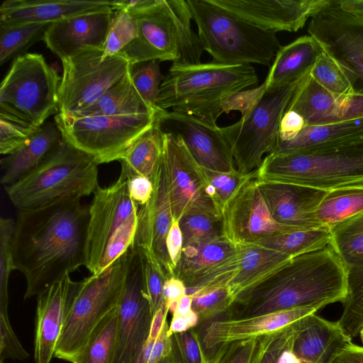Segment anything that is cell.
Listing matches in <instances>:
<instances>
[{
	"label": "cell",
	"instance_id": "3957f363",
	"mask_svg": "<svg viewBox=\"0 0 363 363\" xmlns=\"http://www.w3.org/2000/svg\"><path fill=\"white\" fill-rule=\"evenodd\" d=\"M258 82L251 65H172L161 84L157 105L216 125L224 101Z\"/></svg>",
	"mask_w": 363,
	"mask_h": 363
},
{
	"label": "cell",
	"instance_id": "d6a6232c",
	"mask_svg": "<svg viewBox=\"0 0 363 363\" xmlns=\"http://www.w3.org/2000/svg\"><path fill=\"white\" fill-rule=\"evenodd\" d=\"M163 145V131L157 120L118 160L121 165V173L128 178L143 176L154 184L162 164Z\"/></svg>",
	"mask_w": 363,
	"mask_h": 363
},
{
	"label": "cell",
	"instance_id": "f6af8a7d",
	"mask_svg": "<svg viewBox=\"0 0 363 363\" xmlns=\"http://www.w3.org/2000/svg\"><path fill=\"white\" fill-rule=\"evenodd\" d=\"M311 77L322 87L334 94H352L350 84L341 69L323 51L311 68Z\"/></svg>",
	"mask_w": 363,
	"mask_h": 363
},
{
	"label": "cell",
	"instance_id": "11a10c76",
	"mask_svg": "<svg viewBox=\"0 0 363 363\" xmlns=\"http://www.w3.org/2000/svg\"><path fill=\"white\" fill-rule=\"evenodd\" d=\"M129 194L132 199L139 206L146 204L150 199L154 185L147 178L135 175L128 178Z\"/></svg>",
	"mask_w": 363,
	"mask_h": 363
},
{
	"label": "cell",
	"instance_id": "83f0119b",
	"mask_svg": "<svg viewBox=\"0 0 363 363\" xmlns=\"http://www.w3.org/2000/svg\"><path fill=\"white\" fill-rule=\"evenodd\" d=\"M235 245L240 258V269L228 288L236 304L255 287L285 266L293 257L257 244Z\"/></svg>",
	"mask_w": 363,
	"mask_h": 363
},
{
	"label": "cell",
	"instance_id": "816d5d0a",
	"mask_svg": "<svg viewBox=\"0 0 363 363\" xmlns=\"http://www.w3.org/2000/svg\"><path fill=\"white\" fill-rule=\"evenodd\" d=\"M265 83L252 89L242 90L228 97L223 103L222 113L238 111L243 113L260 96L265 88Z\"/></svg>",
	"mask_w": 363,
	"mask_h": 363
},
{
	"label": "cell",
	"instance_id": "ba28073f",
	"mask_svg": "<svg viewBox=\"0 0 363 363\" xmlns=\"http://www.w3.org/2000/svg\"><path fill=\"white\" fill-rule=\"evenodd\" d=\"M311 70L286 84H265L262 93L241 114L240 120L221 128L239 172L248 174L257 170L264 158L277 149L281 120L309 79Z\"/></svg>",
	"mask_w": 363,
	"mask_h": 363
},
{
	"label": "cell",
	"instance_id": "91938a15",
	"mask_svg": "<svg viewBox=\"0 0 363 363\" xmlns=\"http://www.w3.org/2000/svg\"><path fill=\"white\" fill-rule=\"evenodd\" d=\"M185 295L186 287L182 280L174 276L166 279L163 291L164 306L172 301H179Z\"/></svg>",
	"mask_w": 363,
	"mask_h": 363
},
{
	"label": "cell",
	"instance_id": "4fadbf2b",
	"mask_svg": "<svg viewBox=\"0 0 363 363\" xmlns=\"http://www.w3.org/2000/svg\"><path fill=\"white\" fill-rule=\"evenodd\" d=\"M104 49L84 48L61 59L59 113L72 114L95 103L125 77L132 65L121 52L103 58Z\"/></svg>",
	"mask_w": 363,
	"mask_h": 363
},
{
	"label": "cell",
	"instance_id": "7dc6e473",
	"mask_svg": "<svg viewBox=\"0 0 363 363\" xmlns=\"http://www.w3.org/2000/svg\"><path fill=\"white\" fill-rule=\"evenodd\" d=\"M303 318L281 332L258 339L251 363H278L282 351L294 344Z\"/></svg>",
	"mask_w": 363,
	"mask_h": 363
},
{
	"label": "cell",
	"instance_id": "e575fe53",
	"mask_svg": "<svg viewBox=\"0 0 363 363\" xmlns=\"http://www.w3.org/2000/svg\"><path fill=\"white\" fill-rule=\"evenodd\" d=\"M363 213V182L327 191L315 216L322 226L330 228Z\"/></svg>",
	"mask_w": 363,
	"mask_h": 363
},
{
	"label": "cell",
	"instance_id": "8fae6325",
	"mask_svg": "<svg viewBox=\"0 0 363 363\" xmlns=\"http://www.w3.org/2000/svg\"><path fill=\"white\" fill-rule=\"evenodd\" d=\"M133 246L106 270L80 281L69 312L55 357L69 360L84 345L101 320L117 307L132 255Z\"/></svg>",
	"mask_w": 363,
	"mask_h": 363
},
{
	"label": "cell",
	"instance_id": "ffe728a7",
	"mask_svg": "<svg viewBox=\"0 0 363 363\" xmlns=\"http://www.w3.org/2000/svg\"><path fill=\"white\" fill-rule=\"evenodd\" d=\"M224 235L235 244L255 243L279 234L303 230L282 225L272 216L257 179L245 184L222 216Z\"/></svg>",
	"mask_w": 363,
	"mask_h": 363
},
{
	"label": "cell",
	"instance_id": "d6986e66",
	"mask_svg": "<svg viewBox=\"0 0 363 363\" xmlns=\"http://www.w3.org/2000/svg\"><path fill=\"white\" fill-rule=\"evenodd\" d=\"M157 123L164 133L179 136L203 168L217 172L237 170L231 148L221 128L186 113L162 111Z\"/></svg>",
	"mask_w": 363,
	"mask_h": 363
},
{
	"label": "cell",
	"instance_id": "30bf717a",
	"mask_svg": "<svg viewBox=\"0 0 363 363\" xmlns=\"http://www.w3.org/2000/svg\"><path fill=\"white\" fill-rule=\"evenodd\" d=\"M60 82L43 55H18L1 83L0 118L38 130L59 111Z\"/></svg>",
	"mask_w": 363,
	"mask_h": 363
},
{
	"label": "cell",
	"instance_id": "ac0fdd59",
	"mask_svg": "<svg viewBox=\"0 0 363 363\" xmlns=\"http://www.w3.org/2000/svg\"><path fill=\"white\" fill-rule=\"evenodd\" d=\"M330 245L347 271V296L337 321L351 339L363 328V213L330 228Z\"/></svg>",
	"mask_w": 363,
	"mask_h": 363
},
{
	"label": "cell",
	"instance_id": "c3c4849f",
	"mask_svg": "<svg viewBox=\"0 0 363 363\" xmlns=\"http://www.w3.org/2000/svg\"><path fill=\"white\" fill-rule=\"evenodd\" d=\"M138 250L143 263L145 288L153 316L164 305V285L167 278L161 264L150 252Z\"/></svg>",
	"mask_w": 363,
	"mask_h": 363
},
{
	"label": "cell",
	"instance_id": "277c9868",
	"mask_svg": "<svg viewBox=\"0 0 363 363\" xmlns=\"http://www.w3.org/2000/svg\"><path fill=\"white\" fill-rule=\"evenodd\" d=\"M137 26L135 39L121 52L132 65L151 60L187 66L201 63L203 48L191 25L186 1L145 0L127 10Z\"/></svg>",
	"mask_w": 363,
	"mask_h": 363
},
{
	"label": "cell",
	"instance_id": "2e32d148",
	"mask_svg": "<svg viewBox=\"0 0 363 363\" xmlns=\"http://www.w3.org/2000/svg\"><path fill=\"white\" fill-rule=\"evenodd\" d=\"M240 258L236 245L223 236L183 246L174 276L186 287V294L228 286L239 272Z\"/></svg>",
	"mask_w": 363,
	"mask_h": 363
},
{
	"label": "cell",
	"instance_id": "7a4b0ae2",
	"mask_svg": "<svg viewBox=\"0 0 363 363\" xmlns=\"http://www.w3.org/2000/svg\"><path fill=\"white\" fill-rule=\"evenodd\" d=\"M347 277L341 259L328 246L291 258L244 296L240 308L228 317L244 318L271 312L344 303Z\"/></svg>",
	"mask_w": 363,
	"mask_h": 363
},
{
	"label": "cell",
	"instance_id": "836d02e7",
	"mask_svg": "<svg viewBox=\"0 0 363 363\" xmlns=\"http://www.w3.org/2000/svg\"><path fill=\"white\" fill-rule=\"evenodd\" d=\"M363 138V118L305 126L292 140L279 143L273 152H286Z\"/></svg>",
	"mask_w": 363,
	"mask_h": 363
},
{
	"label": "cell",
	"instance_id": "db71d44e",
	"mask_svg": "<svg viewBox=\"0 0 363 363\" xmlns=\"http://www.w3.org/2000/svg\"><path fill=\"white\" fill-rule=\"evenodd\" d=\"M305 126L304 119L301 115L293 110H288L279 124V143L292 140Z\"/></svg>",
	"mask_w": 363,
	"mask_h": 363
},
{
	"label": "cell",
	"instance_id": "ee69618b",
	"mask_svg": "<svg viewBox=\"0 0 363 363\" xmlns=\"http://www.w3.org/2000/svg\"><path fill=\"white\" fill-rule=\"evenodd\" d=\"M130 75L136 89L143 98L153 108L162 110L157 105L160 88L164 77L158 60H151L132 65Z\"/></svg>",
	"mask_w": 363,
	"mask_h": 363
},
{
	"label": "cell",
	"instance_id": "9f6ffc18",
	"mask_svg": "<svg viewBox=\"0 0 363 363\" xmlns=\"http://www.w3.org/2000/svg\"><path fill=\"white\" fill-rule=\"evenodd\" d=\"M166 245L174 269L181 258L183 248V236L177 220L173 219L167 237Z\"/></svg>",
	"mask_w": 363,
	"mask_h": 363
},
{
	"label": "cell",
	"instance_id": "4dcf8cb0",
	"mask_svg": "<svg viewBox=\"0 0 363 363\" xmlns=\"http://www.w3.org/2000/svg\"><path fill=\"white\" fill-rule=\"evenodd\" d=\"M323 50L311 35L301 36L281 46L264 81L267 86L291 82L310 71Z\"/></svg>",
	"mask_w": 363,
	"mask_h": 363
},
{
	"label": "cell",
	"instance_id": "ab89813d",
	"mask_svg": "<svg viewBox=\"0 0 363 363\" xmlns=\"http://www.w3.org/2000/svg\"><path fill=\"white\" fill-rule=\"evenodd\" d=\"M190 296L193 298L191 308L199 318V325H205L224 315L227 316L235 305L228 286L201 291Z\"/></svg>",
	"mask_w": 363,
	"mask_h": 363
},
{
	"label": "cell",
	"instance_id": "cb8c5ba5",
	"mask_svg": "<svg viewBox=\"0 0 363 363\" xmlns=\"http://www.w3.org/2000/svg\"><path fill=\"white\" fill-rule=\"evenodd\" d=\"M114 10L110 4L51 23L43 34L46 46L60 60L82 49H104Z\"/></svg>",
	"mask_w": 363,
	"mask_h": 363
},
{
	"label": "cell",
	"instance_id": "6da1fadb",
	"mask_svg": "<svg viewBox=\"0 0 363 363\" xmlns=\"http://www.w3.org/2000/svg\"><path fill=\"white\" fill-rule=\"evenodd\" d=\"M81 199L17 210L13 254L15 269L26 279L25 299L86 266L89 205Z\"/></svg>",
	"mask_w": 363,
	"mask_h": 363
},
{
	"label": "cell",
	"instance_id": "6125c7cd",
	"mask_svg": "<svg viewBox=\"0 0 363 363\" xmlns=\"http://www.w3.org/2000/svg\"><path fill=\"white\" fill-rule=\"evenodd\" d=\"M339 6L352 15L363 21V0H336Z\"/></svg>",
	"mask_w": 363,
	"mask_h": 363
},
{
	"label": "cell",
	"instance_id": "e0dca14e",
	"mask_svg": "<svg viewBox=\"0 0 363 363\" xmlns=\"http://www.w3.org/2000/svg\"><path fill=\"white\" fill-rule=\"evenodd\" d=\"M133 252L125 285L117 306L118 344L113 363H131L147 340L152 313L144 284L138 250Z\"/></svg>",
	"mask_w": 363,
	"mask_h": 363
},
{
	"label": "cell",
	"instance_id": "7c38bea8",
	"mask_svg": "<svg viewBox=\"0 0 363 363\" xmlns=\"http://www.w3.org/2000/svg\"><path fill=\"white\" fill-rule=\"evenodd\" d=\"M159 114L74 117L58 113L55 123L65 142L92 156L100 164L118 161L152 127Z\"/></svg>",
	"mask_w": 363,
	"mask_h": 363
},
{
	"label": "cell",
	"instance_id": "9a60e30c",
	"mask_svg": "<svg viewBox=\"0 0 363 363\" xmlns=\"http://www.w3.org/2000/svg\"><path fill=\"white\" fill-rule=\"evenodd\" d=\"M162 164L173 218L185 214L205 213L222 220L207 194V182L201 167L193 157L183 140L163 132Z\"/></svg>",
	"mask_w": 363,
	"mask_h": 363
},
{
	"label": "cell",
	"instance_id": "8992f818",
	"mask_svg": "<svg viewBox=\"0 0 363 363\" xmlns=\"http://www.w3.org/2000/svg\"><path fill=\"white\" fill-rule=\"evenodd\" d=\"M186 1L203 50L213 62L269 66L281 47L276 33L245 21L210 0Z\"/></svg>",
	"mask_w": 363,
	"mask_h": 363
},
{
	"label": "cell",
	"instance_id": "7bdbcfd3",
	"mask_svg": "<svg viewBox=\"0 0 363 363\" xmlns=\"http://www.w3.org/2000/svg\"><path fill=\"white\" fill-rule=\"evenodd\" d=\"M136 35V23L130 13L125 9L114 11L104 46L103 58L121 52Z\"/></svg>",
	"mask_w": 363,
	"mask_h": 363
},
{
	"label": "cell",
	"instance_id": "f907efd6",
	"mask_svg": "<svg viewBox=\"0 0 363 363\" xmlns=\"http://www.w3.org/2000/svg\"><path fill=\"white\" fill-rule=\"evenodd\" d=\"M257 342L252 339L222 345L213 351L209 363H251Z\"/></svg>",
	"mask_w": 363,
	"mask_h": 363
},
{
	"label": "cell",
	"instance_id": "be15d7a7",
	"mask_svg": "<svg viewBox=\"0 0 363 363\" xmlns=\"http://www.w3.org/2000/svg\"><path fill=\"white\" fill-rule=\"evenodd\" d=\"M193 298L190 295H185L179 301L178 308L176 312L172 315H181L184 316L187 315L192 308Z\"/></svg>",
	"mask_w": 363,
	"mask_h": 363
},
{
	"label": "cell",
	"instance_id": "f1b7e54d",
	"mask_svg": "<svg viewBox=\"0 0 363 363\" xmlns=\"http://www.w3.org/2000/svg\"><path fill=\"white\" fill-rule=\"evenodd\" d=\"M55 123H44L29 142L18 151L1 159V183L13 184L38 167L62 140Z\"/></svg>",
	"mask_w": 363,
	"mask_h": 363
},
{
	"label": "cell",
	"instance_id": "bcb514c9",
	"mask_svg": "<svg viewBox=\"0 0 363 363\" xmlns=\"http://www.w3.org/2000/svg\"><path fill=\"white\" fill-rule=\"evenodd\" d=\"M171 337L170 355L174 363H209L210 358L196 328L175 333Z\"/></svg>",
	"mask_w": 363,
	"mask_h": 363
},
{
	"label": "cell",
	"instance_id": "680465c9",
	"mask_svg": "<svg viewBox=\"0 0 363 363\" xmlns=\"http://www.w3.org/2000/svg\"><path fill=\"white\" fill-rule=\"evenodd\" d=\"M199 325V318L198 314L191 311L186 315H172L169 328L167 330L168 336H172L175 333H183L190 329L195 328Z\"/></svg>",
	"mask_w": 363,
	"mask_h": 363
},
{
	"label": "cell",
	"instance_id": "f35d334b",
	"mask_svg": "<svg viewBox=\"0 0 363 363\" xmlns=\"http://www.w3.org/2000/svg\"><path fill=\"white\" fill-rule=\"evenodd\" d=\"M51 23H31L0 26V65L43 39L45 30Z\"/></svg>",
	"mask_w": 363,
	"mask_h": 363
},
{
	"label": "cell",
	"instance_id": "7402d4cb",
	"mask_svg": "<svg viewBox=\"0 0 363 363\" xmlns=\"http://www.w3.org/2000/svg\"><path fill=\"white\" fill-rule=\"evenodd\" d=\"M213 4L262 29L296 32L328 0H210Z\"/></svg>",
	"mask_w": 363,
	"mask_h": 363
},
{
	"label": "cell",
	"instance_id": "b9f144b4",
	"mask_svg": "<svg viewBox=\"0 0 363 363\" xmlns=\"http://www.w3.org/2000/svg\"><path fill=\"white\" fill-rule=\"evenodd\" d=\"M15 220L0 218V313L8 314V286L10 274L15 269L13 240Z\"/></svg>",
	"mask_w": 363,
	"mask_h": 363
},
{
	"label": "cell",
	"instance_id": "03108f58",
	"mask_svg": "<svg viewBox=\"0 0 363 363\" xmlns=\"http://www.w3.org/2000/svg\"><path fill=\"white\" fill-rule=\"evenodd\" d=\"M159 363H174L171 355L164 357Z\"/></svg>",
	"mask_w": 363,
	"mask_h": 363
},
{
	"label": "cell",
	"instance_id": "6f0895ef",
	"mask_svg": "<svg viewBox=\"0 0 363 363\" xmlns=\"http://www.w3.org/2000/svg\"><path fill=\"white\" fill-rule=\"evenodd\" d=\"M328 363H363V346L352 341L339 347Z\"/></svg>",
	"mask_w": 363,
	"mask_h": 363
},
{
	"label": "cell",
	"instance_id": "5b68a950",
	"mask_svg": "<svg viewBox=\"0 0 363 363\" xmlns=\"http://www.w3.org/2000/svg\"><path fill=\"white\" fill-rule=\"evenodd\" d=\"M259 181L329 191L363 182V138L267 155L257 169Z\"/></svg>",
	"mask_w": 363,
	"mask_h": 363
},
{
	"label": "cell",
	"instance_id": "4316f807",
	"mask_svg": "<svg viewBox=\"0 0 363 363\" xmlns=\"http://www.w3.org/2000/svg\"><path fill=\"white\" fill-rule=\"evenodd\" d=\"M109 4L103 0H6L0 6V26L52 23Z\"/></svg>",
	"mask_w": 363,
	"mask_h": 363
},
{
	"label": "cell",
	"instance_id": "94428289",
	"mask_svg": "<svg viewBox=\"0 0 363 363\" xmlns=\"http://www.w3.org/2000/svg\"><path fill=\"white\" fill-rule=\"evenodd\" d=\"M168 313L164 304L153 315L148 337L145 344H152L157 340L167 320V317Z\"/></svg>",
	"mask_w": 363,
	"mask_h": 363
},
{
	"label": "cell",
	"instance_id": "9c48e42d",
	"mask_svg": "<svg viewBox=\"0 0 363 363\" xmlns=\"http://www.w3.org/2000/svg\"><path fill=\"white\" fill-rule=\"evenodd\" d=\"M89 205L87 264L91 275L106 270L134 244L139 206L132 199L128 177L94 191Z\"/></svg>",
	"mask_w": 363,
	"mask_h": 363
},
{
	"label": "cell",
	"instance_id": "484cf974",
	"mask_svg": "<svg viewBox=\"0 0 363 363\" xmlns=\"http://www.w3.org/2000/svg\"><path fill=\"white\" fill-rule=\"evenodd\" d=\"M257 182L277 222L298 229L323 227L315 213L327 191L288 183Z\"/></svg>",
	"mask_w": 363,
	"mask_h": 363
},
{
	"label": "cell",
	"instance_id": "d4e9b609",
	"mask_svg": "<svg viewBox=\"0 0 363 363\" xmlns=\"http://www.w3.org/2000/svg\"><path fill=\"white\" fill-rule=\"evenodd\" d=\"M153 185L150 199L146 204L139 206L133 246L150 252L160 262L168 279L174 276V267L168 255L166 240L174 218L162 161Z\"/></svg>",
	"mask_w": 363,
	"mask_h": 363
},
{
	"label": "cell",
	"instance_id": "52a82bcc",
	"mask_svg": "<svg viewBox=\"0 0 363 363\" xmlns=\"http://www.w3.org/2000/svg\"><path fill=\"white\" fill-rule=\"evenodd\" d=\"M98 166L92 156L62 140L38 167L4 189L17 210L82 198L94 194L99 186Z\"/></svg>",
	"mask_w": 363,
	"mask_h": 363
},
{
	"label": "cell",
	"instance_id": "681fc988",
	"mask_svg": "<svg viewBox=\"0 0 363 363\" xmlns=\"http://www.w3.org/2000/svg\"><path fill=\"white\" fill-rule=\"evenodd\" d=\"M37 130L0 118V153L6 156L18 151Z\"/></svg>",
	"mask_w": 363,
	"mask_h": 363
},
{
	"label": "cell",
	"instance_id": "44dd1931",
	"mask_svg": "<svg viewBox=\"0 0 363 363\" xmlns=\"http://www.w3.org/2000/svg\"><path fill=\"white\" fill-rule=\"evenodd\" d=\"M317 311L313 308L305 307L250 317L220 318L203 325L201 341L205 350L215 351L231 342L259 339L281 332Z\"/></svg>",
	"mask_w": 363,
	"mask_h": 363
},
{
	"label": "cell",
	"instance_id": "f546056e",
	"mask_svg": "<svg viewBox=\"0 0 363 363\" xmlns=\"http://www.w3.org/2000/svg\"><path fill=\"white\" fill-rule=\"evenodd\" d=\"M345 109V95L331 93L310 76L289 110L301 115L308 126L342 122Z\"/></svg>",
	"mask_w": 363,
	"mask_h": 363
},
{
	"label": "cell",
	"instance_id": "8d00e7d4",
	"mask_svg": "<svg viewBox=\"0 0 363 363\" xmlns=\"http://www.w3.org/2000/svg\"><path fill=\"white\" fill-rule=\"evenodd\" d=\"M331 230L323 226L295 230L262 239L255 243L294 257L330 245Z\"/></svg>",
	"mask_w": 363,
	"mask_h": 363
},
{
	"label": "cell",
	"instance_id": "d590c367",
	"mask_svg": "<svg viewBox=\"0 0 363 363\" xmlns=\"http://www.w3.org/2000/svg\"><path fill=\"white\" fill-rule=\"evenodd\" d=\"M117 307L95 327L71 363H113L118 344Z\"/></svg>",
	"mask_w": 363,
	"mask_h": 363
},
{
	"label": "cell",
	"instance_id": "003e7915",
	"mask_svg": "<svg viewBox=\"0 0 363 363\" xmlns=\"http://www.w3.org/2000/svg\"><path fill=\"white\" fill-rule=\"evenodd\" d=\"M359 335H360V339H361L362 343L363 344V328L359 333Z\"/></svg>",
	"mask_w": 363,
	"mask_h": 363
},
{
	"label": "cell",
	"instance_id": "74e56055",
	"mask_svg": "<svg viewBox=\"0 0 363 363\" xmlns=\"http://www.w3.org/2000/svg\"><path fill=\"white\" fill-rule=\"evenodd\" d=\"M207 182V194L222 218L228 203L249 181L257 179V170L248 174L217 172L201 167Z\"/></svg>",
	"mask_w": 363,
	"mask_h": 363
},
{
	"label": "cell",
	"instance_id": "5bb4252c",
	"mask_svg": "<svg viewBox=\"0 0 363 363\" xmlns=\"http://www.w3.org/2000/svg\"><path fill=\"white\" fill-rule=\"evenodd\" d=\"M308 32L341 69L352 94L363 95V21L328 0L311 17Z\"/></svg>",
	"mask_w": 363,
	"mask_h": 363
},
{
	"label": "cell",
	"instance_id": "e7e4bbea",
	"mask_svg": "<svg viewBox=\"0 0 363 363\" xmlns=\"http://www.w3.org/2000/svg\"><path fill=\"white\" fill-rule=\"evenodd\" d=\"M143 350L131 363H144Z\"/></svg>",
	"mask_w": 363,
	"mask_h": 363
},
{
	"label": "cell",
	"instance_id": "1f68e13d",
	"mask_svg": "<svg viewBox=\"0 0 363 363\" xmlns=\"http://www.w3.org/2000/svg\"><path fill=\"white\" fill-rule=\"evenodd\" d=\"M162 111L163 110L155 109L143 98L134 85L130 72L125 77L109 89L92 105L69 115L74 117L100 115H157Z\"/></svg>",
	"mask_w": 363,
	"mask_h": 363
},
{
	"label": "cell",
	"instance_id": "60d3db41",
	"mask_svg": "<svg viewBox=\"0 0 363 363\" xmlns=\"http://www.w3.org/2000/svg\"><path fill=\"white\" fill-rule=\"evenodd\" d=\"M183 236V246L206 242L223 236L222 220L205 213H187L179 220Z\"/></svg>",
	"mask_w": 363,
	"mask_h": 363
},
{
	"label": "cell",
	"instance_id": "f5cc1de1",
	"mask_svg": "<svg viewBox=\"0 0 363 363\" xmlns=\"http://www.w3.org/2000/svg\"><path fill=\"white\" fill-rule=\"evenodd\" d=\"M169 324L165 323L163 329L152 344H145L143 350L144 363H159L171 353V337L167 335Z\"/></svg>",
	"mask_w": 363,
	"mask_h": 363
},
{
	"label": "cell",
	"instance_id": "603a6c76",
	"mask_svg": "<svg viewBox=\"0 0 363 363\" xmlns=\"http://www.w3.org/2000/svg\"><path fill=\"white\" fill-rule=\"evenodd\" d=\"M80 286L69 274L37 296L34 359L50 363Z\"/></svg>",
	"mask_w": 363,
	"mask_h": 363
}]
</instances>
